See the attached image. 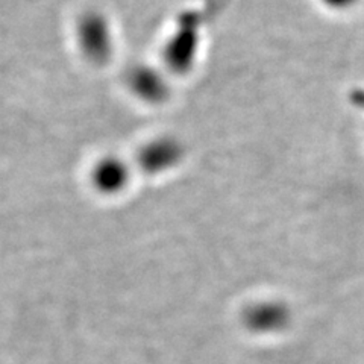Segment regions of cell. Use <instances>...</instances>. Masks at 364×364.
<instances>
[{"mask_svg":"<svg viewBox=\"0 0 364 364\" xmlns=\"http://www.w3.org/2000/svg\"><path fill=\"white\" fill-rule=\"evenodd\" d=\"M182 158V147L173 139H156L147 143L140 152L144 172L161 173L175 167Z\"/></svg>","mask_w":364,"mask_h":364,"instance_id":"obj_4","label":"cell"},{"mask_svg":"<svg viewBox=\"0 0 364 364\" xmlns=\"http://www.w3.org/2000/svg\"><path fill=\"white\" fill-rule=\"evenodd\" d=\"M131 181V168L117 155L100 156L90 168V184L102 196H117L127 190Z\"/></svg>","mask_w":364,"mask_h":364,"instance_id":"obj_3","label":"cell"},{"mask_svg":"<svg viewBox=\"0 0 364 364\" xmlns=\"http://www.w3.org/2000/svg\"><path fill=\"white\" fill-rule=\"evenodd\" d=\"M322 2L333 9H348L357 4V0H322Z\"/></svg>","mask_w":364,"mask_h":364,"instance_id":"obj_6","label":"cell"},{"mask_svg":"<svg viewBox=\"0 0 364 364\" xmlns=\"http://www.w3.org/2000/svg\"><path fill=\"white\" fill-rule=\"evenodd\" d=\"M128 85L136 97L146 102H161L168 93L161 73L147 65L132 68L128 75Z\"/></svg>","mask_w":364,"mask_h":364,"instance_id":"obj_5","label":"cell"},{"mask_svg":"<svg viewBox=\"0 0 364 364\" xmlns=\"http://www.w3.org/2000/svg\"><path fill=\"white\" fill-rule=\"evenodd\" d=\"M291 322V311L286 304L263 301L250 305L245 311L243 325L249 333L261 337L277 336L287 329Z\"/></svg>","mask_w":364,"mask_h":364,"instance_id":"obj_2","label":"cell"},{"mask_svg":"<svg viewBox=\"0 0 364 364\" xmlns=\"http://www.w3.org/2000/svg\"><path fill=\"white\" fill-rule=\"evenodd\" d=\"M75 41L84 60L95 64H107L116 50V36L109 18L99 11H87L76 20Z\"/></svg>","mask_w":364,"mask_h":364,"instance_id":"obj_1","label":"cell"}]
</instances>
